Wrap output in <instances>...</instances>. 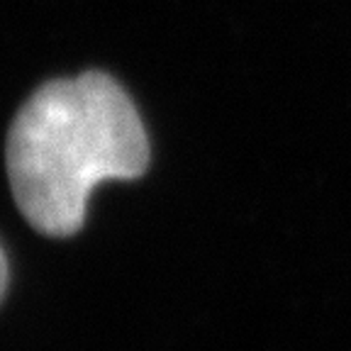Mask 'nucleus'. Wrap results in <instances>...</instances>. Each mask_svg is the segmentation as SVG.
Wrapping results in <instances>:
<instances>
[{
	"label": "nucleus",
	"instance_id": "obj_1",
	"mask_svg": "<svg viewBox=\"0 0 351 351\" xmlns=\"http://www.w3.org/2000/svg\"><path fill=\"white\" fill-rule=\"evenodd\" d=\"M137 108L108 73L88 71L39 88L8 132L5 166L17 208L42 234H76L103 181H132L149 166Z\"/></svg>",
	"mask_w": 351,
	"mask_h": 351
},
{
	"label": "nucleus",
	"instance_id": "obj_2",
	"mask_svg": "<svg viewBox=\"0 0 351 351\" xmlns=\"http://www.w3.org/2000/svg\"><path fill=\"white\" fill-rule=\"evenodd\" d=\"M8 256L5 252H3V247H0V300H3V295H5V288H8Z\"/></svg>",
	"mask_w": 351,
	"mask_h": 351
}]
</instances>
